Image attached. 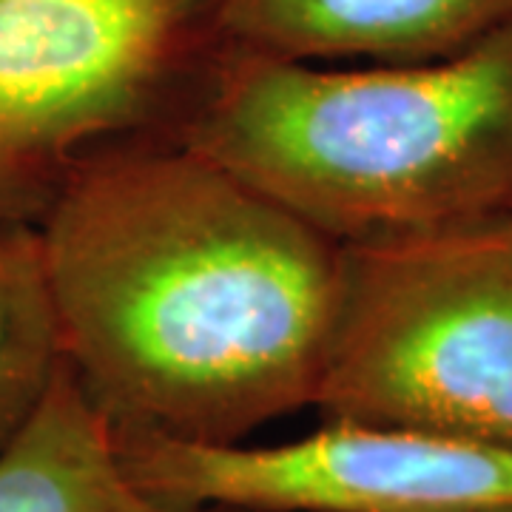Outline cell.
<instances>
[{"mask_svg":"<svg viewBox=\"0 0 512 512\" xmlns=\"http://www.w3.org/2000/svg\"><path fill=\"white\" fill-rule=\"evenodd\" d=\"M37 237L63 362L114 430L242 444L316 402L342 245L225 165L92 148Z\"/></svg>","mask_w":512,"mask_h":512,"instance_id":"6da1fadb","label":"cell"},{"mask_svg":"<svg viewBox=\"0 0 512 512\" xmlns=\"http://www.w3.org/2000/svg\"><path fill=\"white\" fill-rule=\"evenodd\" d=\"M180 143L339 245L512 208V20L456 55L325 69L220 49Z\"/></svg>","mask_w":512,"mask_h":512,"instance_id":"7a4b0ae2","label":"cell"},{"mask_svg":"<svg viewBox=\"0 0 512 512\" xmlns=\"http://www.w3.org/2000/svg\"><path fill=\"white\" fill-rule=\"evenodd\" d=\"M313 407L512 453V211L342 245Z\"/></svg>","mask_w":512,"mask_h":512,"instance_id":"3957f363","label":"cell"},{"mask_svg":"<svg viewBox=\"0 0 512 512\" xmlns=\"http://www.w3.org/2000/svg\"><path fill=\"white\" fill-rule=\"evenodd\" d=\"M217 49L208 0H0V222L37 228L83 154Z\"/></svg>","mask_w":512,"mask_h":512,"instance_id":"277c9868","label":"cell"},{"mask_svg":"<svg viewBox=\"0 0 512 512\" xmlns=\"http://www.w3.org/2000/svg\"><path fill=\"white\" fill-rule=\"evenodd\" d=\"M148 495L231 512H512V453L396 427L325 421L245 447L114 430Z\"/></svg>","mask_w":512,"mask_h":512,"instance_id":"5b68a950","label":"cell"},{"mask_svg":"<svg viewBox=\"0 0 512 512\" xmlns=\"http://www.w3.org/2000/svg\"><path fill=\"white\" fill-rule=\"evenodd\" d=\"M222 49L291 63H424L512 20V0H208Z\"/></svg>","mask_w":512,"mask_h":512,"instance_id":"8992f818","label":"cell"},{"mask_svg":"<svg viewBox=\"0 0 512 512\" xmlns=\"http://www.w3.org/2000/svg\"><path fill=\"white\" fill-rule=\"evenodd\" d=\"M0 512L191 510L148 495L128 476L111 421L63 362L20 436L0 456Z\"/></svg>","mask_w":512,"mask_h":512,"instance_id":"52a82bcc","label":"cell"},{"mask_svg":"<svg viewBox=\"0 0 512 512\" xmlns=\"http://www.w3.org/2000/svg\"><path fill=\"white\" fill-rule=\"evenodd\" d=\"M60 365L37 228L0 222V456L35 416Z\"/></svg>","mask_w":512,"mask_h":512,"instance_id":"ba28073f","label":"cell"},{"mask_svg":"<svg viewBox=\"0 0 512 512\" xmlns=\"http://www.w3.org/2000/svg\"><path fill=\"white\" fill-rule=\"evenodd\" d=\"M510 211H512V208H510Z\"/></svg>","mask_w":512,"mask_h":512,"instance_id":"9c48e42d","label":"cell"}]
</instances>
